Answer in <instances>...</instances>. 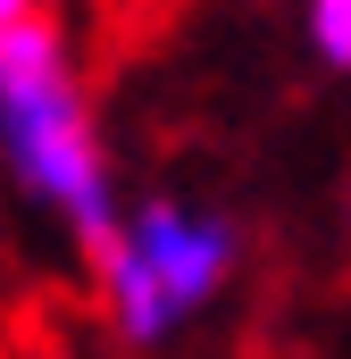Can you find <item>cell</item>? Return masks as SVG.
Masks as SVG:
<instances>
[{"label":"cell","instance_id":"cell-3","mask_svg":"<svg viewBox=\"0 0 351 359\" xmlns=\"http://www.w3.org/2000/svg\"><path fill=\"white\" fill-rule=\"evenodd\" d=\"M301 25H310V50L326 67H351V0H310Z\"/></svg>","mask_w":351,"mask_h":359},{"label":"cell","instance_id":"cell-2","mask_svg":"<svg viewBox=\"0 0 351 359\" xmlns=\"http://www.w3.org/2000/svg\"><path fill=\"white\" fill-rule=\"evenodd\" d=\"M234 268H243V234H234L226 209L151 192L92 251V292H100V318H109V334L126 351H168L234 284Z\"/></svg>","mask_w":351,"mask_h":359},{"label":"cell","instance_id":"cell-4","mask_svg":"<svg viewBox=\"0 0 351 359\" xmlns=\"http://www.w3.org/2000/svg\"><path fill=\"white\" fill-rule=\"evenodd\" d=\"M25 17H42V0H0V34H8V25H25Z\"/></svg>","mask_w":351,"mask_h":359},{"label":"cell","instance_id":"cell-1","mask_svg":"<svg viewBox=\"0 0 351 359\" xmlns=\"http://www.w3.org/2000/svg\"><path fill=\"white\" fill-rule=\"evenodd\" d=\"M0 159L17 192L42 201L84 251H100L126 226L109 142H100V117H92V92L76 76L59 17H25L0 34Z\"/></svg>","mask_w":351,"mask_h":359}]
</instances>
